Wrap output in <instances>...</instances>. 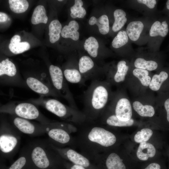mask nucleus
I'll return each mask as SVG.
<instances>
[{"mask_svg":"<svg viewBox=\"0 0 169 169\" xmlns=\"http://www.w3.org/2000/svg\"><path fill=\"white\" fill-rule=\"evenodd\" d=\"M75 125L76 147L91 161L95 156L120 145L123 140L120 135L97 121L87 120Z\"/></svg>","mask_w":169,"mask_h":169,"instance_id":"f257e3e1","label":"nucleus"},{"mask_svg":"<svg viewBox=\"0 0 169 169\" xmlns=\"http://www.w3.org/2000/svg\"><path fill=\"white\" fill-rule=\"evenodd\" d=\"M108 84L105 81L92 80L84 91L82 111L87 120L97 121L106 109L110 95Z\"/></svg>","mask_w":169,"mask_h":169,"instance_id":"f03ea898","label":"nucleus"},{"mask_svg":"<svg viewBox=\"0 0 169 169\" xmlns=\"http://www.w3.org/2000/svg\"><path fill=\"white\" fill-rule=\"evenodd\" d=\"M28 169H60L64 160L49 143H36L28 150Z\"/></svg>","mask_w":169,"mask_h":169,"instance_id":"7ed1b4c3","label":"nucleus"},{"mask_svg":"<svg viewBox=\"0 0 169 169\" xmlns=\"http://www.w3.org/2000/svg\"><path fill=\"white\" fill-rule=\"evenodd\" d=\"M127 157L125 151L120 145L95 156L91 161L97 169H129Z\"/></svg>","mask_w":169,"mask_h":169,"instance_id":"20e7f679","label":"nucleus"},{"mask_svg":"<svg viewBox=\"0 0 169 169\" xmlns=\"http://www.w3.org/2000/svg\"><path fill=\"white\" fill-rule=\"evenodd\" d=\"M76 131V126L69 123L56 122L46 125V132L52 142L51 143L60 147L76 148L74 138L71 134Z\"/></svg>","mask_w":169,"mask_h":169,"instance_id":"39448f33","label":"nucleus"},{"mask_svg":"<svg viewBox=\"0 0 169 169\" xmlns=\"http://www.w3.org/2000/svg\"><path fill=\"white\" fill-rule=\"evenodd\" d=\"M46 109L62 119L75 125L81 124L87 119L82 111L71 106L65 105L55 99H50L45 104Z\"/></svg>","mask_w":169,"mask_h":169,"instance_id":"423d86ee","label":"nucleus"},{"mask_svg":"<svg viewBox=\"0 0 169 169\" xmlns=\"http://www.w3.org/2000/svg\"><path fill=\"white\" fill-rule=\"evenodd\" d=\"M20 137L16 130L6 125H2L0 129L1 155L9 157L17 150L20 142Z\"/></svg>","mask_w":169,"mask_h":169,"instance_id":"0eeeda50","label":"nucleus"},{"mask_svg":"<svg viewBox=\"0 0 169 169\" xmlns=\"http://www.w3.org/2000/svg\"><path fill=\"white\" fill-rule=\"evenodd\" d=\"M49 144L64 160L87 169H97L95 164L88 157L75 149L70 147H60L51 143Z\"/></svg>","mask_w":169,"mask_h":169,"instance_id":"6e6552de","label":"nucleus"},{"mask_svg":"<svg viewBox=\"0 0 169 169\" xmlns=\"http://www.w3.org/2000/svg\"><path fill=\"white\" fill-rule=\"evenodd\" d=\"M49 72L55 89L68 100L71 107L77 108L74 99L65 81L64 77L61 69L57 66L51 65L49 68Z\"/></svg>","mask_w":169,"mask_h":169,"instance_id":"1a4fd4ad","label":"nucleus"},{"mask_svg":"<svg viewBox=\"0 0 169 169\" xmlns=\"http://www.w3.org/2000/svg\"><path fill=\"white\" fill-rule=\"evenodd\" d=\"M95 63L92 59L87 56H83L78 63L79 71L86 81L100 80L102 74L100 71L95 69Z\"/></svg>","mask_w":169,"mask_h":169,"instance_id":"9d476101","label":"nucleus"},{"mask_svg":"<svg viewBox=\"0 0 169 169\" xmlns=\"http://www.w3.org/2000/svg\"><path fill=\"white\" fill-rule=\"evenodd\" d=\"M13 124L17 130L29 135H39L46 131V125L41 126H36L27 119L20 117L15 118L13 120Z\"/></svg>","mask_w":169,"mask_h":169,"instance_id":"9b49d317","label":"nucleus"},{"mask_svg":"<svg viewBox=\"0 0 169 169\" xmlns=\"http://www.w3.org/2000/svg\"><path fill=\"white\" fill-rule=\"evenodd\" d=\"M115 104L114 109V113L112 114L115 115L119 120L123 121H127L131 119L132 115V107L131 103L128 99L123 97L120 98Z\"/></svg>","mask_w":169,"mask_h":169,"instance_id":"f8f14e48","label":"nucleus"},{"mask_svg":"<svg viewBox=\"0 0 169 169\" xmlns=\"http://www.w3.org/2000/svg\"><path fill=\"white\" fill-rule=\"evenodd\" d=\"M14 112L19 117L26 119H36L39 116V111L36 107L27 103H20L17 105Z\"/></svg>","mask_w":169,"mask_h":169,"instance_id":"ddd939ff","label":"nucleus"},{"mask_svg":"<svg viewBox=\"0 0 169 169\" xmlns=\"http://www.w3.org/2000/svg\"><path fill=\"white\" fill-rule=\"evenodd\" d=\"M156 153V147L147 142L140 143L137 148L136 156L140 160L145 161L155 156Z\"/></svg>","mask_w":169,"mask_h":169,"instance_id":"4468645a","label":"nucleus"},{"mask_svg":"<svg viewBox=\"0 0 169 169\" xmlns=\"http://www.w3.org/2000/svg\"><path fill=\"white\" fill-rule=\"evenodd\" d=\"M21 37L18 35H14L11 39L9 48L11 51L15 54L22 53L28 50L30 45L27 42H20Z\"/></svg>","mask_w":169,"mask_h":169,"instance_id":"2eb2a0df","label":"nucleus"},{"mask_svg":"<svg viewBox=\"0 0 169 169\" xmlns=\"http://www.w3.org/2000/svg\"><path fill=\"white\" fill-rule=\"evenodd\" d=\"M79 28V25L76 21H71L68 25H65L63 27L61 35L64 38H70L73 40L77 41L79 38V34L78 31Z\"/></svg>","mask_w":169,"mask_h":169,"instance_id":"dca6fc26","label":"nucleus"},{"mask_svg":"<svg viewBox=\"0 0 169 169\" xmlns=\"http://www.w3.org/2000/svg\"><path fill=\"white\" fill-rule=\"evenodd\" d=\"M63 74L65 79L69 82L84 85L86 81L77 68L65 69Z\"/></svg>","mask_w":169,"mask_h":169,"instance_id":"f3484780","label":"nucleus"},{"mask_svg":"<svg viewBox=\"0 0 169 169\" xmlns=\"http://www.w3.org/2000/svg\"><path fill=\"white\" fill-rule=\"evenodd\" d=\"M169 30L168 24L166 20L161 23L158 21H155L152 25L149 31L151 37L160 36L164 37L166 36Z\"/></svg>","mask_w":169,"mask_h":169,"instance_id":"a211bd4d","label":"nucleus"},{"mask_svg":"<svg viewBox=\"0 0 169 169\" xmlns=\"http://www.w3.org/2000/svg\"><path fill=\"white\" fill-rule=\"evenodd\" d=\"M144 27L143 24L140 21L130 22L126 28V32L130 38L133 41L137 40L143 30Z\"/></svg>","mask_w":169,"mask_h":169,"instance_id":"6ab92c4d","label":"nucleus"},{"mask_svg":"<svg viewBox=\"0 0 169 169\" xmlns=\"http://www.w3.org/2000/svg\"><path fill=\"white\" fill-rule=\"evenodd\" d=\"M89 23L91 25L95 24L97 25L100 32L102 34H107L109 31V19L105 15H103L98 18L92 16L90 18Z\"/></svg>","mask_w":169,"mask_h":169,"instance_id":"aec40b11","label":"nucleus"},{"mask_svg":"<svg viewBox=\"0 0 169 169\" xmlns=\"http://www.w3.org/2000/svg\"><path fill=\"white\" fill-rule=\"evenodd\" d=\"M129 67L126 65V62L124 60L119 61L117 65V70L113 76L107 78L108 79L111 78L110 80L114 83H119L123 82L128 70Z\"/></svg>","mask_w":169,"mask_h":169,"instance_id":"412c9836","label":"nucleus"},{"mask_svg":"<svg viewBox=\"0 0 169 169\" xmlns=\"http://www.w3.org/2000/svg\"><path fill=\"white\" fill-rule=\"evenodd\" d=\"M133 107L138 114L142 117H152L155 113L154 109L152 106L143 105L138 101H134L133 103Z\"/></svg>","mask_w":169,"mask_h":169,"instance_id":"4be33fe9","label":"nucleus"},{"mask_svg":"<svg viewBox=\"0 0 169 169\" xmlns=\"http://www.w3.org/2000/svg\"><path fill=\"white\" fill-rule=\"evenodd\" d=\"M48 18L44 7L38 5L34 9L31 19L33 24H36L40 23L46 24L47 23Z\"/></svg>","mask_w":169,"mask_h":169,"instance_id":"5701e85b","label":"nucleus"},{"mask_svg":"<svg viewBox=\"0 0 169 169\" xmlns=\"http://www.w3.org/2000/svg\"><path fill=\"white\" fill-rule=\"evenodd\" d=\"M27 84L33 91L39 94H48L49 90L48 88L37 79L29 77L26 80Z\"/></svg>","mask_w":169,"mask_h":169,"instance_id":"b1692460","label":"nucleus"},{"mask_svg":"<svg viewBox=\"0 0 169 169\" xmlns=\"http://www.w3.org/2000/svg\"><path fill=\"white\" fill-rule=\"evenodd\" d=\"M62 25L58 20L52 21L49 26V40L52 43H54L59 39L61 33Z\"/></svg>","mask_w":169,"mask_h":169,"instance_id":"393cba45","label":"nucleus"},{"mask_svg":"<svg viewBox=\"0 0 169 169\" xmlns=\"http://www.w3.org/2000/svg\"><path fill=\"white\" fill-rule=\"evenodd\" d=\"M168 73L166 71H161L159 74L154 75L149 85L150 88L153 91L159 90L163 83L167 79Z\"/></svg>","mask_w":169,"mask_h":169,"instance_id":"a878e982","label":"nucleus"},{"mask_svg":"<svg viewBox=\"0 0 169 169\" xmlns=\"http://www.w3.org/2000/svg\"><path fill=\"white\" fill-rule=\"evenodd\" d=\"M126 15L125 12L121 9H117L115 11L114 13L115 21L112 27L113 31H119L124 25L127 20Z\"/></svg>","mask_w":169,"mask_h":169,"instance_id":"bb28decb","label":"nucleus"},{"mask_svg":"<svg viewBox=\"0 0 169 169\" xmlns=\"http://www.w3.org/2000/svg\"><path fill=\"white\" fill-rule=\"evenodd\" d=\"M17 72L14 64L8 59L3 60L0 63V75L6 74L9 76H14Z\"/></svg>","mask_w":169,"mask_h":169,"instance_id":"cd10ccee","label":"nucleus"},{"mask_svg":"<svg viewBox=\"0 0 169 169\" xmlns=\"http://www.w3.org/2000/svg\"><path fill=\"white\" fill-rule=\"evenodd\" d=\"M84 48L92 57L95 58L98 55V43L95 38L90 37L86 39L84 44Z\"/></svg>","mask_w":169,"mask_h":169,"instance_id":"c85d7f7f","label":"nucleus"},{"mask_svg":"<svg viewBox=\"0 0 169 169\" xmlns=\"http://www.w3.org/2000/svg\"><path fill=\"white\" fill-rule=\"evenodd\" d=\"M8 2L10 9L17 13L24 12L29 6L28 3L26 0H9Z\"/></svg>","mask_w":169,"mask_h":169,"instance_id":"c756f323","label":"nucleus"},{"mask_svg":"<svg viewBox=\"0 0 169 169\" xmlns=\"http://www.w3.org/2000/svg\"><path fill=\"white\" fill-rule=\"evenodd\" d=\"M83 2L81 0H75L74 4L70 8V16L73 18H83L86 14V11L82 7Z\"/></svg>","mask_w":169,"mask_h":169,"instance_id":"7c9ffc66","label":"nucleus"},{"mask_svg":"<svg viewBox=\"0 0 169 169\" xmlns=\"http://www.w3.org/2000/svg\"><path fill=\"white\" fill-rule=\"evenodd\" d=\"M134 66L137 68L152 71L157 69L158 64L153 60L146 61L143 58H138L134 62Z\"/></svg>","mask_w":169,"mask_h":169,"instance_id":"2f4dec72","label":"nucleus"},{"mask_svg":"<svg viewBox=\"0 0 169 169\" xmlns=\"http://www.w3.org/2000/svg\"><path fill=\"white\" fill-rule=\"evenodd\" d=\"M133 74L139 80L143 85L145 86H149L151 79L148 75L149 72L147 70L136 68L133 70Z\"/></svg>","mask_w":169,"mask_h":169,"instance_id":"473e14b6","label":"nucleus"},{"mask_svg":"<svg viewBox=\"0 0 169 169\" xmlns=\"http://www.w3.org/2000/svg\"><path fill=\"white\" fill-rule=\"evenodd\" d=\"M8 169H28V151L21 155Z\"/></svg>","mask_w":169,"mask_h":169,"instance_id":"72a5a7b5","label":"nucleus"},{"mask_svg":"<svg viewBox=\"0 0 169 169\" xmlns=\"http://www.w3.org/2000/svg\"><path fill=\"white\" fill-rule=\"evenodd\" d=\"M153 134L152 130L148 128H144L137 132L134 136V141L137 143L146 142L150 139Z\"/></svg>","mask_w":169,"mask_h":169,"instance_id":"f704fd0d","label":"nucleus"},{"mask_svg":"<svg viewBox=\"0 0 169 169\" xmlns=\"http://www.w3.org/2000/svg\"><path fill=\"white\" fill-rule=\"evenodd\" d=\"M128 38L126 32L119 31L112 42V45L115 48H118L125 45L128 42Z\"/></svg>","mask_w":169,"mask_h":169,"instance_id":"c9c22d12","label":"nucleus"},{"mask_svg":"<svg viewBox=\"0 0 169 169\" xmlns=\"http://www.w3.org/2000/svg\"><path fill=\"white\" fill-rule=\"evenodd\" d=\"M164 107L166 112V129L169 128V97L164 101Z\"/></svg>","mask_w":169,"mask_h":169,"instance_id":"e433bc0d","label":"nucleus"},{"mask_svg":"<svg viewBox=\"0 0 169 169\" xmlns=\"http://www.w3.org/2000/svg\"><path fill=\"white\" fill-rule=\"evenodd\" d=\"M64 165L65 169H87L83 166L73 164L65 160Z\"/></svg>","mask_w":169,"mask_h":169,"instance_id":"4c0bfd02","label":"nucleus"},{"mask_svg":"<svg viewBox=\"0 0 169 169\" xmlns=\"http://www.w3.org/2000/svg\"><path fill=\"white\" fill-rule=\"evenodd\" d=\"M137 2L139 3L146 5L148 8H153L156 3L155 0H138Z\"/></svg>","mask_w":169,"mask_h":169,"instance_id":"58836bf2","label":"nucleus"},{"mask_svg":"<svg viewBox=\"0 0 169 169\" xmlns=\"http://www.w3.org/2000/svg\"><path fill=\"white\" fill-rule=\"evenodd\" d=\"M144 169H161V166L160 163L153 162L149 164Z\"/></svg>","mask_w":169,"mask_h":169,"instance_id":"ea45409f","label":"nucleus"},{"mask_svg":"<svg viewBox=\"0 0 169 169\" xmlns=\"http://www.w3.org/2000/svg\"><path fill=\"white\" fill-rule=\"evenodd\" d=\"M8 18V16L6 13L2 12H0V23L4 22L6 21Z\"/></svg>","mask_w":169,"mask_h":169,"instance_id":"a19ab883","label":"nucleus"},{"mask_svg":"<svg viewBox=\"0 0 169 169\" xmlns=\"http://www.w3.org/2000/svg\"><path fill=\"white\" fill-rule=\"evenodd\" d=\"M166 8L169 11V0L167 1L166 3Z\"/></svg>","mask_w":169,"mask_h":169,"instance_id":"79ce46f5","label":"nucleus"},{"mask_svg":"<svg viewBox=\"0 0 169 169\" xmlns=\"http://www.w3.org/2000/svg\"><path fill=\"white\" fill-rule=\"evenodd\" d=\"M58 1H59L61 2V1H62L63 0H58Z\"/></svg>","mask_w":169,"mask_h":169,"instance_id":"37998d69","label":"nucleus"},{"mask_svg":"<svg viewBox=\"0 0 169 169\" xmlns=\"http://www.w3.org/2000/svg\"><path fill=\"white\" fill-rule=\"evenodd\" d=\"M168 154L169 155V154Z\"/></svg>","mask_w":169,"mask_h":169,"instance_id":"c03bdc74","label":"nucleus"}]
</instances>
